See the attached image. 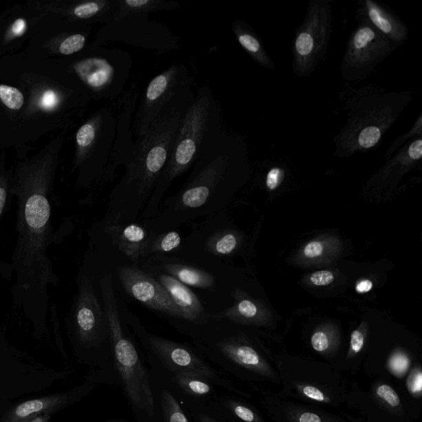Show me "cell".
<instances>
[{"instance_id":"6da1fadb","label":"cell","mask_w":422,"mask_h":422,"mask_svg":"<svg viewBox=\"0 0 422 422\" xmlns=\"http://www.w3.org/2000/svg\"><path fill=\"white\" fill-rule=\"evenodd\" d=\"M47 184L19 183L17 198L16 244L11 259L14 307L32 328L33 335L48 332L50 289L60 282L49 250L54 242L53 207Z\"/></svg>"},{"instance_id":"7a4b0ae2","label":"cell","mask_w":422,"mask_h":422,"mask_svg":"<svg viewBox=\"0 0 422 422\" xmlns=\"http://www.w3.org/2000/svg\"><path fill=\"white\" fill-rule=\"evenodd\" d=\"M246 149L240 138L220 127L208 134L189 177L177 193L162 200L154 218L143 222L150 231L182 225L224 211L244 176Z\"/></svg>"},{"instance_id":"3957f363","label":"cell","mask_w":422,"mask_h":422,"mask_svg":"<svg viewBox=\"0 0 422 422\" xmlns=\"http://www.w3.org/2000/svg\"><path fill=\"white\" fill-rule=\"evenodd\" d=\"M191 89L167 105L144 135L137 137L125 160L123 178L112 188L102 222L125 224L139 220L172 153L175 139L188 108Z\"/></svg>"},{"instance_id":"277c9868","label":"cell","mask_w":422,"mask_h":422,"mask_svg":"<svg viewBox=\"0 0 422 422\" xmlns=\"http://www.w3.org/2000/svg\"><path fill=\"white\" fill-rule=\"evenodd\" d=\"M76 285V293L65 317L67 333L75 355L98 374L101 383L118 387L109 324L100 295L98 275L85 260L79 267Z\"/></svg>"},{"instance_id":"5b68a950","label":"cell","mask_w":422,"mask_h":422,"mask_svg":"<svg viewBox=\"0 0 422 422\" xmlns=\"http://www.w3.org/2000/svg\"><path fill=\"white\" fill-rule=\"evenodd\" d=\"M98 285L109 324L112 359L118 387L123 391L137 422H154V402L150 370L120 310L114 274L103 271Z\"/></svg>"},{"instance_id":"8992f818","label":"cell","mask_w":422,"mask_h":422,"mask_svg":"<svg viewBox=\"0 0 422 422\" xmlns=\"http://www.w3.org/2000/svg\"><path fill=\"white\" fill-rule=\"evenodd\" d=\"M220 127H222L221 111L211 87H200L179 125L169 161L139 220H151L158 215L172 183L192 168L208 134Z\"/></svg>"},{"instance_id":"52a82bcc","label":"cell","mask_w":422,"mask_h":422,"mask_svg":"<svg viewBox=\"0 0 422 422\" xmlns=\"http://www.w3.org/2000/svg\"><path fill=\"white\" fill-rule=\"evenodd\" d=\"M120 310L143 352L146 361L169 372L193 374L210 380L220 388L233 390L223 372L211 365L193 345L168 339L149 332L140 317L120 300Z\"/></svg>"},{"instance_id":"ba28073f","label":"cell","mask_w":422,"mask_h":422,"mask_svg":"<svg viewBox=\"0 0 422 422\" xmlns=\"http://www.w3.org/2000/svg\"><path fill=\"white\" fill-rule=\"evenodd\" d=\"M192 81L187 66L179 64L171 65L154 77L146 87L134 120L135 135H144L167 105L191 89Z\"/></svg>"},{"instance_id":"9c48e42d","label":"cell","mask_w":422,"mask_h":422,"mask_svg":"<svg viewBox=\"0 0 422 422\" xmlns=\"http://www.w3.org/2000/svg\"><path fill=\"white\" fill-rule=\"evenodd\" d=\"M87 233L90 248L116 251L123 258L120 265L140 266L151 231L140 220L125 224H105L99 220L92 225Z\"/></svg>"},{"instance_id":"30bf717a","label":"cell","mask_w":422,"mask_h":422,"mask_svg":"<svg viewBox=\"0 0 422 422\" xmlns=\"http://www.w3.org/2000/svg\"><path fill=\"white\" fill-rule=\"evenodd\" d=\"M116 273L125 293L137 302L160 315L169 323L182 320L180 309L173 303L168 292L141 266L120 265L116 266Z\"/></svg>"},{"instance_id":"8fae6325","label":"cell","mask_w":422,"mask_h":422,"mask_svg":"<svg viewBox=\"0 0 422 422\" xmlns=\"http://www.w3.org/2000/svg\"><path fill=\"white\" fill-rule=\"evenodd\" d=\"M129 56L125 52L107 51L103 56L91 57L74 65L78 77L92 89L106 98L120 94L128 76Z\"/></svg>"},{"instance_id":"7c38bea8","label":"cell","mask_w":422,"mask_h":422,"mask_svg":"<svg viewBox=\"0 0 422 422\" xmlns=\"http://www.w3.org/2000/svg\"><path fill=\"white\" fill-rule=\"evenodd\" d=\"M390 39L369 24H363L354 32L344 59V73L349 81L360 78L370 72L391 52Z\"/></svg>"},{"instance_id":"4fadbf2b","label":"cell","mask_w":422,"mask_h":422,"mask_svg":"<svg viewBox=\"0 0 422 422\" xmlns=\"http://www.w3.org/2000/svg\"><path fill=\"white\" fill-rule=\"evenodd\" d=\"M140 266L160 271L178 279L191 289L193 288L212 295L218 296L222 287L221 277L223 275L224 267L211 268L174 256L150 257Z\"/></svg>"},{"instance_id":"5bb4252c","label":"cell","mask_w":422,"mask_h":422,"mask_svg":"<svg viewBox=\"0 0 422 422\" xmlns=\"http://www.w3.org/2000/svg\"><path fill=\"white\" fill-rule=\"evenodd\" d=\"M99 384L102 383L98 374L91 371L86 381L73 390L20 403L8 413L3 422H30L37 417L52 414L85 399Z\"/></svg>"},{"instance_id":"9a60e30c","label":"cell","mask_w":422,"mask_h":422,"mask_svg":"<svg viewBox=\"0 0 422 422\" xmlns=\"http://www.w3.org/2000/svg\"><path fill=\"white\" fill-rule=\"evenodd\" d=\"M308 14L306 24L299 32L295 43V61L298 72L302 74L310 70L313 61L323 52L328 34V24L326 12L315 7Z\"/></svg>"},{"instance_id":"2e32d148","label":"cell","mask_w":422,"mask_h":422,"mask_svg":"<svg viewBox=\"0 0 422 422\" xmlns=\"http://www.w3.org/2000/svg\"><path fill=\"white\" fill-rule=\"evenodd\" d=\"M154 402V422H192L177 392L156 363L148 361Z\"/></svg>"},{"instance_id":"e0dca14e","label":"cell","mask_w":422,"mask_h":422,"mask_svg":"<svg viewBox=\"0 0 422 422\" xmlns=\"http://www.w3.org/2000/svg\"><path fill=\"white\" fill-rule=\"evenodd\" d=\"M142 268L152 275L161 286L168 292L171 299L176 306L180 309L182 320L192 324H202L206 323L209 319V311L204 307L202 299L195 293L191 288L183 285L178 279L170 277L160 271L150 268L147 266H141Z\"/></svg>"},{"instance_id":"ac0fdd59","label":"cell","mask_w":422,"mask_h":422,"mask_svg":"<svg viewBox=\"0 0 422 422\" xmlns=\"http://www.w3.org/2000/svg\"><path fill=\"white\" fill-rule=\"evenodd\" d=\"M160 369L164 372L171 386L182 399L198 403H211L219 394L220 388L202 376L180 373V372H169L161 367Z\"/></svg>"},{"instance_id":"d6986e66","label":"cell","mask_w":422,"mask_h":422,"mask_svg":"<svg viewBox=\"0 0 422 422\" xmlns=\"http://www.w3.org/2000/svg\"><path fill=\"white\" fill-rule=\"evenodd\" d=\"M366 8L373 26L387 39L398 43H402L406 39L407 28L394 15L371 0H367Z\"/></svg>"},{"instance_id":"ffe728a7","label":"cell","mask_w":422,"mask_h":422,"mask_svg":"<svg viewBox=\"0 0 422 422\" xmlns=\"http://www.w3.org/2000/svg\"><path fill=\"white\" fill-rule=\"evenodd\" d=\"M183 239L178 229L160 233L151 231L142 254L140 264L150 257L171 256L176 253L182 246Z\"/></svg>"},{"instance_id":"44dd1931","label":"cell","mask_w":422,"mask_h":422,"mask_svg":"<svg viewBox=\"0 0 422 422\" xmlns=\"http://www.w3.org/2000/svg\"><path fill=\"white\" fill-rule=\"evenodd\" d=\"M179 7L180 3L178 2L165 0H118V8L112 21L118 22L133 15L176 10Z\"/></svg>"},{"instance_id":"7402d4cb","label":"cell","mask_w":422,"mask_h":422,"mask_svg":"<svg viewBox=\"0 0 422 422\" xmlns=\"http://www.w3.org/2000/svg\"><path fill=\"white\" fill-rule=\"evenodd\" d=\"M233 30L242 48L260 64L267 65V56L260 41L249 30L246 25L240 21H236L233 24Z\"/></svg>"},{"instance_id":"603a6c76","label":"cell","mask_w":422,"mask_h":422,"mask_svg":"<svg viewBox=\"0 0 422 422\" xmlns=\"http://www.w3.org/2000/svg\"><path fill=\"white\" fill-rule=\"evenodd\" d=\"M179 399H181L192 422H232L217 410L211 403L193 402L182 399L180 397Z\"/></svg>"},{"instance_id":"cb8c5ba5","label":"cell","mask_w":422,"mask_h":422,"mask_svg":"<svg viewBox=\"0 0 422 422\" xmlns=\"http://www.w3.org/2000/svg\"><path fill=\"white\" fill-rule=\"evenodd\" d=\"M0 98H1L4 105L12 110H19L23 106V95L16 87L0 85Z\"/></svg>"},{"instance_id":"d4e9b609","label":"cell","mask_w":422,"mask_h":422,"mask_svg":"<svg viewBox=\"0 0 422 422\" xmlns=\"http://www.w3.org/2000/svg\"><path fill=\"white\" fill-rule=\"evenodd\" d=\"M382 131L375 125H369L363 128L358 136V145L362 149H370L379 143L381 139Z\"/></svg>"},{"instance_id":"484cf974","label":"cell","mask_w":422,"mask_h":422,"mask_svg":"<svg viewBox=\"0 0 422 422\" xmlns=\"http://www.w3.org/2000/svg\"><path fill=\"white\" fill-rule=\"evenodd\" d=\"M85 36L79 34V33L67 37L60 45V52L63 55H72V54L81 51L85 47Z\"/></svg>"},{"instance_id":"4316f807","label":"cell","mask_w":422,"mask_h":422,"mask_svg":"<svg viewBox=\"0 0 422 422\" xmlns=\"http://www.w3.org/2000/svg\"><path fill=\"white\" fill-rule=\"evenodd\" d=\"M376 392H377L379 398L383 400L390 407L397 408L399 406L400 399L398 394L394 388L387 386V384H383V386L378 387Z\"/></svg>"},{"instance_id":"83f0119b","label":"cell","mask_w":422,"mask_h":422,"mask_svg":"<svg viewBox=\"0 0 422 422\" xmlns=\"http://www.w3.org/2000/svg\"><path fill=\"white\" fill-rule=\"evenodd\" d=\"M12 193L8 187V180H4V178L0 176V221L2 220L10 208V195Z\"/></svg>"},{"instance_id":"f1b7e54d","label":"cell","mask_w":422,"mask_h":422,"mask_svg":"<svg viewBox=\"0 0 422 422\" xmlns=\"http://www.w3.org/2000/svg\"><path fill=\"white\" fill-rule=\"evenodd\" d=\"M390 365L394 374L401 375L408 370L410 363H409L408 358L404 355L396 354L391 358Z\"/></svg>"},{"instance_id":"f546056e","label":"cell","mask_w":422,"mask_h":422,"mask_svg":"<svg viewBox=\"0 0 422 422\" xmlns=\"http://www.w3.org/2000/svg\"><path fill=\"white\" fill-rule=\"evenodd\" d=\"M313 348L317 352H324L329 348V338L324 332H317L311 338Z\"/></svg>"},{"instance_id":"4dcf8cb0","label":"cell","mask_w":422,"mask_h":422,"mask_svg":"<svg viewBox=\"0 0 422 422\" xmlns=\"http://www.w3.org/2000/svg\"><path fill=\"white\" fill-rule=\"evenodd\" d=\"M310 282L317 286H328L334 282V275L328 271H317L311 275Z\"/></svg>"},{"instance_id":"1f68e13d","label":"cell","mask_w":422,"mask_h":422,"mask_svg":"<svg viewBox=\"0 0 422 422\" xmlns=\"http://www.w3.org/2000/svg\"><path fill=\"white\" fill-rule=\"evenodd\" d=\"M302 394L316 402H328V399L319 388L313 386H304L302 388Z\"/></svg>"},{"instance_id":"d6a6232c","label":"cell","mask_w":422,"mask_h":422,"mask_svg":"<svg viewBox=\"0 0 422 422\" xmlns=\"http://www.w3.org/2000/svg\"><path fill=\"white\" fill-rule=\"evenodd\" d=\"M58 102H59V99H58L55 92L48 90L45 92L43 97H41L40 106L45 110H52L57 105Z\"/></svg>"},{"instance_id":"836d02e7","label":"cell","mask_w":422,"mask_h":422,"mask_svg":"<svg viewBox=\"0 0 422 422\" xmlns=\"http://www.w3.org/2000/svg\"><path fill=\"white\" fill-rule=\"evenodd\" d=\"M324 245L319 241L309 242L304 250V256L308 258H315L324 253Z\"/></svg>"},{"instance_id":"e575fe53","label":"cell","mask_w":422,"mask_h":422,"mask_svg":"<svg viewBox=\"0 0 422 422\" xmlns=\"http://www.w3.org/2000/svg\"><path fill=\"white\" fill-rule=\"evenodd\" d=\"M408 386L412 394H421L422 388V375L421 370H417L413 371L410 379L408 380Z\"/></svg>"},{"instance_id":"d590c367","label":"cell","mask_w":422,"mask_h":422,"mask_svg":"<svg viewBox=\"0 0 422 422\" xmlns=\"http://www.w3.org/2000/svg\"><path fill=\"white\" fill-rule=\"evenodd\" d=\"M363 344H365V337L363 334L356 330L352 334V339H350V348L354 353H359L363 348Z\"/></svg>"},{"instance_id":"8d00e7d4","label":"cell","mask_w":422,"mask_h":422,"mask_svg":"<svg viewBox=\"0 0 422 422\" xmlns=\"http://www.w3.org/2000/svg\"><path fill=\"white\" fill-rule=\"evenodd\" d=\"M281 174L282 170L279 168H274L270 170L266 177V186L270 190H275L277 187Z\"/></svg>"},{"instance_id":"74e56055","label":"cell","mask_w":422,"mask_h":422,"mask_svg":"<svg viewBox=\"0 0 422 422\" xmlns=\"http://www.w3.org/2000/svg\"><path fill=\"white\" fill-rule=\"evenodd\" d=\"M422 141L421 139L413 141L408 148V156L413 160H419L422 156Z\"/></svg>"},{"instance_id":"f35d334b","label":"cell","mask_w":422,"mask_h":422,"mask_svg":"<svg viewBox=\"0 0 422 422\" xmlns=\"http://www.w3.org/2000/svg\"><path fill=\"white\" fill-rule=\"evenodd\" d=\"M27 23L23 19H19L12 25V33L15 36L23 35L26 31Z\"/></svg>"},{"instance_id":"ab89813d","label":"cell","mask_w":422,"mask_h":422,"mask_svg":"<svg viewBox=\"0 0 422 422\" xmlns=\"http://www.w3.org/2000/svg\"><path fill=\"white\" fill-rule=\"evenodd\" d=\"M372 288H373V283L370 279H362V281L357 283L356 291L358 293L365 294L370 292Z\"/></svg>"},{"instance_id":"60d3db41","label":"cell","mask_w":422,"mask_h":422,"mask_svg":"<svg viewBox=\"0 0 422 422\" xmlns=\"http://www.w3.org/2000/svg\"><path fill=\"white\" fill-rule=\"evenodd\" d=\"M299 422H323L319 415L312 412H304L299 417Z\"/></svg>"},{"instance_id":"b9f144b4","label":"cell","mask_w":422,"mask_h":422,"mask_svg":"<svg viewBox=\"0 0 422 422\" xmlns=\"http://www.w3.org/2000/svg\"><path fill=\"white\" fill-rule=\"evenodd\" d=\"M47 416H50V415H45V416H40V417H37V419L30 421V422H47L48 421V417Z\"/></svg>"},{"instance_id":"7bdbcfd3","label":"cell","mask_w":422,"mask_h":422,"mask_svg":"<svg viewBox=\"0 0 422 422\" xmlns=\"http://www.w3.org/2000/svg\"><path fill=\"white\" fill-rule=\"evenodd\" d=\"M103 422H131V421H129L123 419H108Z\"/></svg>"}]
</instances>
